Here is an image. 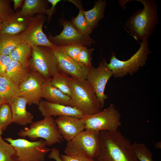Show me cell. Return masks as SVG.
I'll list each match as a JSON object with an SVG mask.
<instances>
[{
	"instance_id": "1",
	"label": "cell",
	"mask_w": 161,
	"mask_h": 161,
	"mask_svg": "<svg viewBox=\"0 0 161 161\" xmlns=\"http://www.w3.org/2000/svg\"><path fill=\"white\" fill-rule=\"evenodd\" d=\"M100 148L94 161H139L130 140L118 130L99 132Z\"/></svg>"
},
{
	"instance_id": "2",
	"label": "cell",
	"mask_w": 161,
	"mask_h": 161,
	"mask_svg": "<svg viewBox=\"0 0 161 161\" xmlns=\"http://www.w3.org/2000/svg\"><path fill=\"white\" fill-rule=\"evenodd\" d=\"M143 7L136 10L125 21V26L137 41L148 39L158 23L157 4L153 0H137Z\"/></svg>"
},
{
	"instance_id": "3",
	"label": "cell",
	"mask_w": 161,
	"mask_h": 161,
	"mask_svg": "<svg viewBox=\"0 0 161 161\" xmlns=\"http://www.w3.org/2000/svg\"><path fill=\"white\" fill-rule=\"evenodd\" d=\"M69 83L72 92L70 106L79 109L87 115L101 110L95 93L86 79L70 77Z\"/></svg>"
},
{
	"instance_id": "4",
	"label": "cell",
	"mask_w": 161,
	"mask_h": 161,
	"mask_svg": "<svg viewBox=\"0 0 161 161\" xmlns=\"http://www.w3.org/2000/svg\"><path fill=\"white\" fill-rule=\"evenodd\" d=\"M148 39L143 40L137 51L129 59L121 61L116 57L115 52H112L109 63L107 66L112 71L115 78H123L127 75H132L146 64L148 55L152 51L149 48Z\"/></svg>"
},
{
	"instance_id": "5",
	"label": "cell",
	"mask_w": 161,
	"mask_h": 161,
	"mask_svg": "<svg viewBox=\"0 0 161 161\" xmlns=\"http://www.w3.org/2000/svg\"><path fill=\"white\" fill-rule=\"evenodd\" d=\"M99 148V132L85 130L67 142L64 152L68 155L94 159L98 154Z\"/></svg>"
},
{
	"instance_id": "6",
	"label": "cell",
	"mask_w": 161,
	"mask_h": 161,
	"mask_svg": "<svg viewBox=\"0 0 161 161\" xmlns=\"http://www.w3.org/2000/svg\"><path fill=\"white\" fill-rule=\"evenodd\" d=\"M18 134L21 137H27L32 140L38 138L43 139L47 146L61 143L64 141L58 130L55 120L52 117H44L42 120L33 122L29 127L20 130Z\"/></svg>"
},
{
	"instance_id": "7",
	"label": "cell",
	"mask_w": 161,
	"mask_h": 161,
	"mask_svg": "<svg viewBox=\"0 0 161 161\" xmlns=\"http://www.w3.org/2000/svg\"><path fill=\"white\" fill-rule=\"evenodd\" d=\"M121 114L112 104L103 110L93 114L86 115L82 119L85 130L97 131H114L121 125Z\"/></svg>"
},
{
	"instance_id": "8",
	"label": "cell",
	"mask_w": 161,
	"mask_h": 161,
	"mask_svg": "<svg viewBox=\"0 0 161 161\" xmlns=\"http://www.w3.org/2000/svg\"><path fill=\"white\" fill-rule=\"evenodd\" d=\"M29 67L45 79H51L60 72L57 59L52 49L45 46L32 48Z\"/></svg>"
},
{
	"instance_id": "9",
	"label": "cell",
	"mask_w": 161,
	"mask_h": 161,
	"mask_svg": "<svg viewBox=\"0 0 161 161\" xmlns=\"http://www.w3.org/2000/svg\"><path fill=\"white\" fill-rule=\"evenodd\" d=\"M4 140L13 146L18 161H44L51 150L43 139L31 141L24 138L14 139L9 137Z\"/></svg>"
},
{
	"instance_id": "10",
	"label": "cell",
	"mask_w": 161,
	"mask_h": 161,
	"mask_svg": "<svg viewBox=\"0 0 161 161\" xmlns=\"http://www.w3.org/2000/svg\"><path fill=\"white\" fill-rule=\"evenodd\" d=\"M59 22L63 29L60 33L55 36L49 34L47 38L53 44L58 46L79 45L90 47L95 42L90 36L81 33L70 21L61 18Z\"/></svg>"
},
{
	"instance_id": "11",
	"label": "cell",
	"mask_w": 161,
	"mask_h": 161,
	"mask_svg": "<svg viewBox=\"0 0 161 161\" xmlns=\"http://www.w3.org/2000/svg\"><path fill=\"white\" fill-rule=\"evenodd\" d=\"M27 28L18 35L22 42L32 48L39 46H45L52 49L56 46L51 43L43 31V26L47 20L44 15L37 14L27 17Z\"/></svg>"
},
{
	"instance_id": "12",
	"label": "cell",
	"mask_w": 161,
	"mask_h": 161,
	"mask_svg": "<svg viewBox=\"0 0 161 161\" xmlns=\"http://www.w3.org/2000/svg\"><path fill=\"white\" fill-rule=\"evenodd\" d=\"M106 59L103 58L97 68L90 67L86 80L93 88L100 104L101 110L104 107L106 100L108 98L104 92L106 84L113 76L112 71L106 66Z\"/></svg>"
},
{
	"instance_id": "13",
	"label": "cell",
	"mask_w": 161,
	"mask_h": 161,
	"mask_svg": "<svg viewBox=\"0 0 161 161\" xmlns=\"http://www.w3.org/2000/svg\"><path fill=\"white\" fill-rule=\"evenodd\" d=\"M29 67L30 71L28 78L19 86L21 96L26 99L28 105H38L41 100V87L45 79Z\"/></svg>"
},
{
	"instance_id": "14",
	"label": "cell",
	"mask_w": 161,
	"mask_h": 161,
	"mask_svg": "<svg viewBox=\"0 0 161 161\" xmlns=\"http://www.w3.org/2000/svg\"><path fill=\"white\" fill-rule=\"evenodd\" d=\"M51 49L57 59L60 72L71 77L86 79L90 68L72 59L60 46Z\"/></svg>"
},
{
	"instance_id": "15",
	"label": "cell",
	"mask_w": 161,
	"mask_h": 161,
	"mask_svg": "<svg viewBox=\"0 0 161 161\" xmlns=\"http://www.w3.org/2000/svg\"><path fill=\"white\" fill-rule=\"evenodd\" d=\"M38 109L44 117L60 116H70L83 119L86 115L75 107L41 100Z\"/></svg>"
},
{
	"instance_id": "16",
	"label": "cell",
	"mask_w": 161,
	"mask_h": 161,
	"mask_svg": "<svg viewBox=\"0 0 161 161\" xmlns=\"http://www.w3.org/2000/svg\"><path fill=\"white\" fill-rule=\"evenodd\" d=\"M55 121L59 133L67 142L85 130V125L82 119L76 117L58 116L55 119Z\"/></svg>"
},
{
	"instance_id": "17",
	"label": "cell",
	"mask_w": 161,
	"mask_h": 161,
	"mask_svg": "<svg viewBox=\"0 0 161 161\" xmlns=\"http://www.w3.org/2000/svg\"><path fill=\"white\" fill-rule=\"evenodd\" d=\"M27 104L26 99L21 96L16 98L10 104L12 122L17 124L25 126L33 122V117L26 109Z\"/></svg>"
},
{
	"instance_id": "18",
	"label": "cell",
	"mask_w": 161,
	"mask_h": 161,
	"mask_svg": "<svg viewBox=\"0 0 161 161\" xmlns=\"http://www.w3.org/2000/svg\"><path fill=\"white\" fill-rule=\"evenodd\" d=\"M28 25L27 17L22 16L18 10L3 21L0 34L19 35L26 29Z\"/></svg>"
},
{
	"instance_id": "19",
	"label": "cell",
	"mask_w": 161,
	"mask_h": 161,
	"mask_svg": "<svg viewBox=\"0 0 161 161\" xmlns=\"http://www.w3.org/2000/svg\"><path fill=\"white\" fill-rule=\"evenodd\" d=\"M41 97L48 102L70 106L71 98L51 83V79H45L41 87Z\"/></svg>"
},
{
	"instance_id": "20",
	"label": "cell",
	"mask_w": 161,
	"mask_h": 161,
	"mask_svg": "<svg viewBox=\"0 0 161 161\" xmlns=\"http://www.w3.org/2000/svg\"><path fill=\"white\" fill-rule=\"evenodd\" d=\"M21 96L19 86L5 76H0L1 105H10L16 97Z\"/></svg>"
},
{
	"instance_id": "21",
	"label": "cell",
	"mask_w": 161,
	"mask_h": 161,
	"mask_svg": "<svg viewBox=\"0 0 161 161\" xmlns=\"http://www.w3.org/2000/svg\"><path fill=\"white\" fill-rule=\"evenodd\" d=\"M30 73L29 67L24 68L19 62L11 60L6 68L5 76L19 86L27 79Z\"/></svg>"
},
{
	"instance_id": "22",
	"label": "cell",
	"mask_w": 161,
	"mask_h": 161,
	"mask_svg": "<svg viewBox=\"0 0 161 161\" xmlns=\"http://www.w3.org/2000/svg\"><path fill=\"white\" fill-rule=\"evenodd\" d=\"M49 2L46 0H25L20 10L21 15L28 17L36 14L45 15Z\"/></svg>"
},
{
	"instance_id": "23",
	"label": "cell",
	"mask_w": 161,
	"mask_h": 161,
	"mask_svg": "<svg viewBox=\"0 0 161 161\" xmlns=\"http://www.w3.org/2000/svg\"><path fill=\"white\" fill-rule=\"evenodd\" d=\"M95 2L93 8L89 10L84 11L87 22L93 30L97 27L99 22L104 17L106 5V2L105 0H98Z\"/></svg>"
},
{
	"instance_id": "24",
	"label": "cell",
	"mask_w": 161,
	"mask_h": 161,
	"mask_svg": "<svg viewBox=\"0 0 161 161\" xmlns=\"http://www.w3.org/2000/svg\"><path fill=\"white\" fill-rule=\"evenodd\" d=\"M32 47L26 43L22 42L19 44L9 55L11 60L20 63L24 68L29 67V63L31 57Z\"/></svg>"
},
{
	"instance_id": "25",
	"label": "cell",
	"mask_w": 161,
	"mask_h": 161,
	"mask_svg": "<svg viewBox=\"0 0 161 161\" xmlns=\"http://www.w3.org/2000/svg\"><path fill=\"white\" fill-rule=\"evenodd\" d=\"M73 3L79 10L77 16L72 18L71 22L78 31L82 34L89 35L93 29L88 25L84 14V10L80 1L77 0H69Z\"/></svg>"
},
{
	"instance_id": "26",
	"label": "cell",
	"mask_w": 161,
	"mask_h": 161,
	"mask_svg": "<svg viewBox=\"0 0 161 161\" xmlns=\"http://www.w3.org/2000/svg\"><path fill=\"white\" fill-rule=\"evenodd\" d=\"M22 43L18 35L0 34V53L9 55L12 52Z\"/></svg>"
},
{
	"instance_id": "27",
	"label": "cell",
	"mask_w": 161,
	"mask_h": 161,
	"mask_svg": "<svg viewBox=\"0 0 161 161\" xmlns=\"http://www.w3.org/2000/svg\"><path fill=\"white\" fill-rule=\"evenodd\" d=\"M69 77L66 74L60 72L51 78V81L54 86L71 97L72 92L69 83Z\"/></svg>"
},
{
	"instance_id": "28",
	"label": "cell",
	"mask_w": 161,
	"mask_h": 161,
	"mask_svg": "<svg viewBox=\"0 0 161 161\" xmlns=\"http://www.w3.org/2000/svg\"><path fill=\"white\" fill-rule=\"evenodd\" d=\"M0 161H18L16 151L10 143L0 137Z\"/></svg>"
},
{
	"instance_id": "29",
	"label": "cell",
	"mask_w": 161,
	"mask_h": 161,
	"mask_svg": "<svg viewBox=\"0 0 161 161\" xmlns=\"http://www.w3.org/2000/svg\"><path fill=\"white\" fill-rule=\"evenodd\" d=\"M132 144L139 161H154L151 151L144 144L135 142Z\"/></svg>"
},
{
	"instance_id": "30",
	"label": "cell",
	"mask_w": 161,
	"mask_h": 161,
	"mask_svg": "<svg viewBox=\"0 0 161 161\" xmlns=\"http://www.w3.org/2000/svg\"><path fill=\"white\" fill-rule=\"evenodd\" d=\"M12 122V115L10 106L7 104L1 105L0 107V128L5 130Z\"/></svg>"
},
{
	"instance_id": "31",
	"label": "cell",
	"mask_w": 161,
	"mask_h": 161,
	"mask_svg": "<svg viewBox=\"0 0 161 161\" xmlns=\"http://www.w3.org/2000/svg\"><path fill=\"white\" fill-rule=\"evenodd\" d=\"M94 50L93 48L83 46L78 56V62L87 67H92V55Z\"/></svg>"
},
{
	"instance_id": "32",
	"label": "cell",
	"mask_w": 161,
	"mask_h": 161,
	"mask_svg": "<svg viewBox=\"0 0 161 161\" xmlns=\"http://www.w3.org/2000/svg\"><path fill=\"white\" fill-rule=\"evenodd\" d=\"M14 13L11 7L10 0H0V19L4 21Z\"/></svg>"
},
{
	"instance_id": "33",
	"label": "cell",
	"mask_w": 161,
	"mask_h": 161,
	"mask_svg": "<svg viewBox=\"0 0 161 161\" xmlns=\"http://www.w3.org/2000/svg\"><path fill=\"white\" fill-rule=\"evenodd\" d=\"M83 46L79 45H72L60 47L70 58L75 61L79 62L78 56Z\"/></svg>"
},
{
	"instance_id": "34",
	"label": "cell",
	"mask_w": 161,
	"mask_h": 161,
	"mask_svg": "<svg viewBox=\"0 0 161 161\" xmlns=\"http://www.w3.org/2000/svg\"><path fill=\"white\" fill-rule=\"evenodd\" d=\"M11 60L9 55L0 53V76H5L6 68Z\"/></svg>"
},
{
	"instance_id": "35",
	"label": "cell",
	"mask_w": 161,
	"mask_h": 161,
	"mask_svg": "<svg viewBox=\"0 0 161 161\" xmlns=\"http://www.w3.org/2000/svg\"><path fill=\"white\" fill-rule=\"evenodd\" d=\"M61 157L62 161H94V159L80 156L65 154L61 155Z\"/></svg>"
},
{
	"instance_id": "36",
	"label": "cell",
	"mask_w": 161,
	"mask_h": 161,
	"mask_svg": "<svg viewBox=\"0 0 161 161\" xmlns=\"http://www.w3.org/2000/svg\"><path fill=\"white\" fill-rule=\"evenodd\" d=\"M48 2L50 3L52 5L51 7L48 8L46 12V14L47 15V19L48 23L51 21L53 15L56 12V6L57 4L61 1V0H47Z\"/></svg>"
},
{
	"instance_id": "37",
	"label": "cell",
	"mask_w": 161,
	"mask_h": 161,
	"mask_svg": "<svg viewBox=\"0 0 161 161\" xmlns=\"http://www.w3.org/2000/svg\"><path fill=\"white\" fill-rule=\"evenodd\" d=\"M50 159L55 160L56 161H62L61 157L59 150L57 148L53 147L47 156Z\"/></svg>"
},
{
	"instance_id": "38",
	"label": "cell",
	"mask_w": 161,
	"mask_h": 161,
	"mask_svg": "<svg viewBox=\"0 0 161 161\" xmlns=\"http://www.w3.org/2000/svg\"><path fill=\"white\" fill-rule=\"evenodd\" d=\"M14 2V9L16 11L18 7H20L24 2L23 0H12Z\"/></svg>"
},
{
	"instance_id": "39",
	"label": "cell",
	"mask_w": 161,
	"mask_h": 161,
	"mask_svg": "<svg viewBox=\"0 0 161 161\" xmlns=\"http://www.w3.org/2000/svg\"><path fill=\"white\" fill-rule=\"evenodd\" d=\"M155 147L160 149L161 148V141H159L155 145Z\"/></svg>"
},
{
	"instance_id": "40",
	"label": "cell",
	"mask_w": 161,
	"mask_h": 161,
	"mask_svg": "<svg viewBox=\"0 0 161 161\" xmlns=\"http://www.w3.org/2000/svg\"><path fill=\"white\" fill-rule=\"evenodd\" d=\"M3 21V20L0 18V30L2 26Z\"/></svg>"
},
{
	"instance_id": "41",
	"label": "cell",
	"mask_w": 161,
	"mask_h": 161,
	"mask_svg": "<svg viewBox=\"0 0 161 161\" xmlns=\"http://www.w3.org/2000/svg\"><path fill=\"white\" fill-rule=\"evenodd\" d=\"M3 133V131L1 130L0 128V137L1 136V135Z\"/></svg>"
},
{
	"instance_id": "42",
	"label": "cell",
	"mask_w": 161,
	"mask_h": 161,
	"mask_svg": "<svg viewBox=\"0 0 161 161\" xmlns=\"http://www.w3.org/2000/svg\"><path fill=\"white\" fill-rule=\"evenodd\" d=\"M1 106V98L0 97V107Z\"/></svg>"
}]
</instances>
